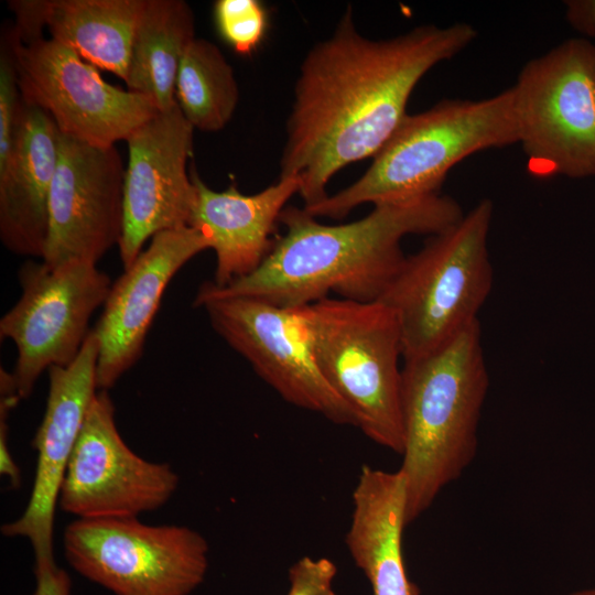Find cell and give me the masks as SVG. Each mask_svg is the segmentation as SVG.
Wrapping results in <instances>:
<instances>
[{"instance_id": "cell-11", "label": "cell", "mask_w": 595, "mask_h": 595, "mask_svg": "<svg viewBox=\"0 0 595 595\" xmlns=\"http://www.w3.org/2000/svg\"><path fill=\"white\" fill-rule=\"evenodd\" d=\"M177 486L170 464L147 461L126 444L108 390H98L66 467L60 508L76 519L139 517L163 507Z\"/></svg>"}, {"instance_id": "cell-15", "label": "cell", "mask_w": 595, "mask_h": 595, "mask_svg": "<svg viewBox=\"0 0 595 595\" xmlns=\"http://www.w3.org/2000/svg\"><path fill=\"white\" fill-rule=\"evenodd\" d=\"M209 238L191 226L163 230L112 283L94 328L99 340L97 389L108 390L141 358L166 286Z\"/></svg>"}, {"instance_id": "cell-19", "label": "cell", "mask_w": 595, "mask_h": 595, "mask_svg": "<svg viewBox=\"0 0 595 595\" xmlns=\"http://www.w3.org/2000/svg\"><path fill=\"white\" fill-rule=\"evenodd\" d=\"M353 515L346 545L368 578L372 595H419L407 574L402 533L407 490L401 472L361 467L353 491Z\"/></svg>"}, {"instance_id": "cell-13", "label": "cell", "mask_w": 595, "mask_h": 595, "mask_svg": "<svg viewBox=\"0 0 595 595\" xmlns=\"http://www.w3.org/2000/svg\"><path fill=\"white\" fill-rule=\"evenodd\" d=\"M125 174L115 145L99 147L60 132L50 190L43 261H97L119 245L123 228Z\"/></svg>"}, {"instance_id": "cell-17", "label": "cell", "mask_w": 595, "mask_h": 595, "mask_svg": "<svg viewBox=\"0 0 595 595\" xmlns=\"http://www.w3.org/2000/svg\"><path fill=\"white\" fill-rule=\"evenodd\" d=\"M191 178L196 201L188 226L202 230L216 255L214 279L225 286L255 272L270 253L274 227L286 203L300 192V178L279 177L252 195L241 194L236 184L217 192L207 186L195 167Z\"/></svg>"}, {"instance_id": "cell-2", "label": "cell", "mask_w": 595, "mask_h": 595, "mask_svg": "<svg viewBox=\"0 0 595 595\" xmlns=\"http://www.w3.org/2000/svg\"><path fill=\"white\" fill-rule=\"evenodd\" d=\"M464 216L452 197L435 194L413 201L374 205L363 218L340 225L318 221L304 208L286 206L285 228L262 264L225 286L202 283L193 305L217 298L252 296L293 309L328 298L374 302L386 292L407 256L409 235L439 234Z\"/></svg>"}, {"instance_id": "cell-18", "label": "cell", "mask_w": 595, "mask_h": 595, "mask_svg": "<svg viewBox=\"0 0 595 595\" xmlns=\"http://www.w3.org/2000/svg\"><path fill=\"white\" fill-rule=\"evenodd\" d=\"M58 143L52 117L23 101L12 150L0 166V239L14 255L44 257Z\"/></svg>"}, {"instance_id": "cell-20", "label": "cell", "mask_w": 595, "mask_h": 595, "mask_svg": "<svg viewBox=\"0 0 595 595\" xmlns=\"http://www.w3.org/2000/svg\"><path fill=\"white\" fill-rule=\"evenodd\" d=\"M51 39L123 82L145 0H31Z\"/></svg>"}, {"instance_id": "cell-9", "label": "cell", "mask_w": 595, "mask_h": 595, "mask_svg": "<svg viewBox=\"0 0 595 595\" xmlns=\"http://www.w3.org/2000/svg\"><path fill=\"white\" fill-rule=\"evenodd\" d=\"M18 277L21 295L1 317L0 337L17 347L11 374L20 398L26 399L45 370L66 367L78 356L91 331L89 321L105 304L112 282L85 260L57 267L28 260Z\"/></svg>"}, {"instance_id": "cell-5", "label": "cell", "mask_w": 595, "mask_h": 595, "mask_svg": "<svg viewBox=\"0 0 595 595\" xmlns=\"http://www.w3.org/2000/svg\"><path fill=\"white\" fill-rule=\"evenodd\" d=\"M316 365L375 443L402 454V337L393 311L380 301L325 298L293 307Z\"/></svg>"}, {"instance_id": "cell-14", "label": "cell", "mask_w": 595, "mask_h": 595, "mask_svg": "<svg viewBox=\"0 0 595 595\" xmlns=\"http://www.w3.org/2000/svg\"><path fill=\"white\" fill-rule=\"evenodd\" d=\"M194 128L176 104L158 111L126 140L129 160L123 187L119 255L128 269L155 234L188 226L196 201L186 170Z\"/></svg>"}, {"instance_id": "cell-25", "label": "cell", "mask_w": 595, "mask_h": 595, "mask_svg": "<svg viewBox=\"0 0 595 595\" xmlns=\"http://www.w3.org/2000/svg\"><path fill=\"white\" fill-rule=\"evenodd\" d=\"M337 567L326 558L303 556L289 570L286 595H337L334 580Z\"/></svg>"}, {"instance_id": "cell-16", "label": "cell", "mask_w": 595, "mask_h": 595, "mask_svg": "<svg viewBox=\"0 0 595 595\" xmlns=\"http://www.w3.org/2000/svg\"><path fill=\"white\" fill-rule=\"evenodd\" d=\"M98 356L99 340L91 329L71 365L52 366L47 370L46 408L32 441L37 459L31 496L23 513L1 528L6 537L28 539L35 558L53 556L60 490L88 408L98 390Z\"/></svg>"}, {"instance_id": "cell-8", "label": "cell", "mask_w": 595, "mask_h": 595, "mask_svg": "<svg viewBox=\"0 0 595 595\" xmlns=\"http://www.w3.org/2000/svg\"><path fill=\"white\" fill-rule=\"evenodd\" d=\"M63 547L78 574L115 595H190L208 570L209 547L199 532L138 517L75 519Z\"/></svg>"}, {"instance_id": "cell-26", "label": "cell", "mask_w": 595, "mask_h": 595, "mask_svg": "<svg viewBox=\"0 0 595 595\" xmlns=\"http://www.w3.org/2000/svg\"><path fill=\"white\" fill-rule=\"evenodd\" d=\"M21 400L12 377L3 374L0 377V473L7 476L13 488L21 484V472L14 462L8 444V416Z\"/></svg>"}, {"instance_id": "cell-23", "label": "cell", "mask_w": 595, "mask_h": 595, "mask_svg": "<svg viewBox=\"0 0 595 595\" xmlns=\"http://www.w3.org/2000/svg\"><path fill=\"white\" fill-rule=\"evenodd\" d=\"M214 20L220 37L242 56L261 45L269 29L268 10L258 0H217Z\"/></svg>"}, {"instance_id": "cell-29", "label": "cell", "mask_w": 595, "mask_h": 595, "mask_svg": "<svg viewBox=\"0 0 595 595\" xmlns=\"http://www.w3.org/2000/svg\"><path fill=\"white\" fill-rule=\"evenodd\" d=\"M569 595H595V587L575 591Z\"/></svg>"}, {"instance_id": "cell-1", "label": "cell", "mask_w": 595, "mask_h": 595, "mask_svg": "<svg viewBox=\"0 0 595 595\" xmlns=\"http://www.w3.org/2000/svg\"><path fill=\"white\" fill-rule=\"evenodd\" d=\"M476 36L470 24L457 22L372 40L357 31L348 7L332 35L309 51L295 82L280 177L300 178L304 207L328 196L339 170L374 158L408 115L422 77Z\"/></svg>"}, {"instance_id": "cell-27", "label": "cell", "mask_w": 595, "mask_h": 595, "mask_svg": "<svg viewBox=\"0 0 595 595\" xmlns=\"http://www.w3.org/2000/svg\"><path fill=\"white\" fill-rule=\"evenodd\" d=\"M35 589L32 595H71V577L54 556L35 558Z\"/></svg>"}, {"instance_id": "cell-10", "label": "cell", "mask_w": 595, "mask_h": 595, "mask_svg": "<svg viewBox=\"0 0 595 595\" xmlns=\"http://www.w3.org/2000/svg\"><path fill=\"white\" fill-rule=\"evenodd\" d=\"M4 34L22 100L48 113L63 134L111 147L160 111L150 98L108 84L97 67L51 37L21 42L11 30Z\"/></svg>"}, {"instance_id": "cell-6", "label": "cell", "mask_w": 595, "mask_h": 595, "mask_svg": "<svg viewBox=\"0 0 595 595\" xmlns=\"http://www.w3.org/2000/svg\"><path fill=\"white\" fill-rule=\"evenodd\" d=\"M493 202L479 201L450 228L430 237L378 300L396 314L403 360L441 348L470 325L494 281L488 252Z\"/></svg>"}, {"instance_id": "cell-7", "label": "cell", "mask_w": 595, "mask_h": 595, "mask_svg": "<svg viewBox=\"0 0 595 595\" xmlns=\"http://www.w3.org/2000/svg\"><path fill=\"white\" fill-rule=\"evenodd\" d=\"M511 90L529 173L595 176V44L563 41L530 60Z\"/></svg>"}, {"instance_id": "cell-4", "label": "cell", "mask_w": 595, "mask_h": 595, "mask_svg": "<svg viewBox=\"0 0 595 595\" xmlns=\"http://www.w3.org/2000/svg\"><path fill=\"white\" fill-rule=\"evenodd\" d=\"M518 143L511 87L486 99H446L407 115L353 184L311 207L314 217L343 218L361 204H391L435 194L448 171L483 150Z\"/></svg>"}, {"instance_id": "cell-24", "label": "cell", "mask_w": 595, "mask_h": 595, "mask_svg": "<svg viewBox=\"0 0 595 595\" xmlns=\"http://www.w3.org/2000/svg\"><path fill=\"white\" fill-rule=\"evenodd\" d=\"M22 104L14 60L4 34L0 50V166L12 150Z\"/></svg>"}, {"instance_id": "cell-22", "label": "cell", "mask_w": 595, "mask_h": 595, "mask_svg": "<svg viewBox=\"0 0 595 595\" xmlns=\"http://www.w3.org/2000/svg\"><path fill=\"white\" fill-rule=\"evenodd\" d=\"M175 97L194 129L219 131L230 121L239 99L231 65L220 50L195 37L178 67Z\"/></svg>"}, {"instance_id": "cell-21", "label": "cell", "mask_w": 595, "mask_h": 595, "mask_svg": "<svg viewBox=\"0 0 595 595\" xmlns=\"http://www.w3.org/2000/svg\"><path fill=\"white\" fill-rule=\"evenodd\" d=\"M195 39L194 14L183 0H145L125 83L160 111L174 107L181 61Z\"/></svg>"}, {"instance_id": "cell-3", "label": "cell", "mask_w": 595, "mask_h": 595, "mask_svg": "<svg viewBox=\"0 0 595 595\" xmlns=\"http://www.w3.org/2000/svg\"><path fill=\"white\" fill-rule=\"evenodd\" d=\"M489 377L479 321L451 342L402 367V464L407 524L456 480L477 452Z\"/></svg>"}, {"instance_id": "cell-28", "label": "cell", "mask_w": 595, "mask_h": 595, "mask_svg": "<svg viewBox=\"0 0 595 595\" xmlns=\"http://www.w3.org/2000/svg\"><path fill=\"white\" fill-rule=\"evenodd\" d=\"M564 4L569 23L580 33L595 36V0H570Z\"/></svg>"}, {"instance_id": "cell-12", "label": "cell", "mask_w": 595, "mask_h": 595, "mask_svg": "<svg viewBox=\"0 0 595 595\" xmlns=\"http://www.w3.org/2000/svg\"><path fill=\"white\" fill-rule=\"evenodd\" d=\"M199 307L216 333L286 402L356 426L351 410L321 374L294 309L252 296L212 299Z\"/></svg>"}]
</instances>
